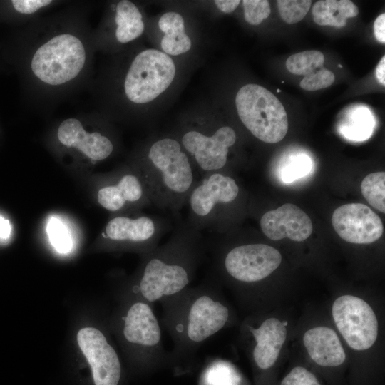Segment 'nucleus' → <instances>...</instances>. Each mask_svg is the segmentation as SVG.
<instances>
[{"label":"nucleus","instance_id":"obj_35","mask_svg":"<svg viewBox=\"0 0 385 385\" xmlns=\"http://www.w3.org/2000/svg\"><path fill=\"white\" fill-rule=\"evenodd\" d=\"M376 77L380 84L385 85V56H383L376 68Z\"/></svg>","mask_w":385,"mask_h":385},{"label":"nucleus","instance_id":"obj_18","mask_svg":"<svg viewBox=\"0 0 385 385\" xmlns=\"http://www.w3.org/2000/svg\"><path fill=\"white\" fill-rule=\"evenodd\" d=\"M248 329L255 339L252 354L256 365L261 369L270 368L285 342L286 327L279 319L269 318L257 328L249 325Z\"/></svg>","mask_w":385,"mask_h":385},{"label":"nucleus","instance_id":"obj_20","mask_svg":"<svg viewBox=\"0 0 385 385\" xmlns=\"http://www.w3.org/2000/svg\"><path fill=\"white\" fill-rule=\"evenodd\" d=\"M110 20L100 29H108L118 44H127L140 37L145 25L138 7L131 1L121 0L111 5Z\"/></svg>","mask_w":385,"mask_h":385},{"label":"nucleus","instance_id":"obj_16","mask_svg":"<svg viewBox=\"0 0 385 385\" xmlns=\"http://www.w3.org/2000/svg\"><path fill=\"white\" fill-rule=\"evenodd\" d=\"M260 227L265 235L272 240L289 238L302 242L307 239L313 231L309 217L292 203L284 204L262 215Z\"/></svg>","mask_w":385,"mask_h":385},{"label":"nucleus","instance_id":"obj_31","mask_svg":"<svg viewBox=\"0 0 385 385\" xmlns=\"http://www.w3.org/2000/svg\"><path fill=\"white\" fill-rule=\"evenodd\" d=\"M280 385H320L316 376L305 368L294 367L282 381Z\"/></svg>","mask_w":385,"mask_h":385},{"label":"nucleus","instance_id":"obj_4","mask_svg":"<svg viewBox=\"0 0 385 385\" xmlns=\"http://www.w3.org/2000/svg\"><path fill=\"white\" fill-rule=\"evenodd\" d=\"M195 165L180 141L165 137L153 141L136 163L151 205L178 216L198 179Z\"/></svg>","mask_w":385,"mask_h":385},{"label":"nucleus","instance_id":"obj_6","mask_svg":"<svg viewBox=\"0 0 385 385\" xmlns=\"http://www.w3.org/2000/svg\"><path fill=\"white\" fill-rule=\"evenodd\" d=\"M235 105L245 128L257 139L267 143L281 141L288 130L284 106L267 88L254 83L238 91Z\"/></svg>","mask_w":385,"mask_h":385},{"label":"nucleus","instance_id":"obj_22","mask_svg":"<svg viewBox=\"0 0 385 385\" xmlns=\"http://www.w3.org/2000/svg\"><path fill=\"white\" fill-rule=\"evenodd\" d=\"M359 14L358 7L349 0H321L312 8L314 21L319 26L344 27L348 18Z\"/></svg>","mask_w":385,"mask_h":385},{"label":"nucleus","instance_id":"obj_1","mask_svg":"<svg viewBox=\"0 0 385 385\" xmlns=\"http://www.w3.org/2000/svg\"><path fill=\"white\" fill-rule=\"evenodd\" d=\"M83 9L30 22L24 66L34 100L54 103L88 80L95 47Z\"/></svg>","mask_w":385,"mask_h":385},{"label":"nucleus","instance_id":"obj_11","mask_svg":"<svg viewBox=\"0 0 385 385\" xmlns=\"http://www.w3.org/2000/svg\"><path fill=\"white\" fill-rule=\"evenodd\" d=\"M237 140L234 129L222 126L213 133L200 130H186L180 138V144L201 175L223 171L227 165L230 148Z\"/></svg>","mask_w":385,"mask_h":385},{"label":"nucleus","instance_id":"obj_34","mask_svg":"<svg viewBox=\"0 0 385 385\" xmlns=\"http://www.w3.org/2000/svg\"><path fill=\"white\" fill-rule=\"evenodd\" d=\"M11 233V225L9 221L0 215V242L7 241Z\"/></svg>","mask_w":385,"mask_h":385},{"label":"nucleus","instance_id":"obj_23","mask_svg":"<svg viewBox=\"0 0 385 385\" xmlns=\"http://www.w3.org/2000/svg\"><path fill=\"white\" fill-rule=\"evenodd\" d=\"M324 54L317 50L304 51L290 56L286 61L287 69L292 74L308 76L322 68Z\"/></svg>","mask_w":385,"mask_h":385},{"label":"nucleus","instance_id":"obj_2","mask_svg":"<svg viewBox=\"0 0 385 385\" xmlns=\"http://www.w3.org/2000/svg\"><path fill=\"white\" fill-rule=\"evenodd\" d=\"M207 246L201 232L178 220L168 240L144 255L133 291L154 304L190 287Z\"/></svg>","mask_w":385,"mask_h":385},{"label":"nucleus","instance_id":"obj_13","mask_svg":"<svg viewBox=\"0 0 385 385\" xmlns=\"http://www.w3.org/2000/svg\"><path fill=\"white\" fill-rule=\"evenodd\" d=\"M88 116L69 117L61 120L56 131L58 143L89 160L101 161L108 158L114 150L112 140L96 130L88 128Z\"/></svg>","mask_w":385,"mask_h":385},{"label":"nucleus","instance_id":"obj_28","mask_svg":"<svg viewBox=\"0 0 385 385\" xmlns=\"http://www.w3.org/2000/svg\"><path fill=\"white\" fill-rule=\"evenodd\" d=\"M49 240L60 253H68L72 249V239L67 227L56 218H51L47 226Z\"/></svg>","mask_w":385,"mask_h":385},{"label":"nucleus","instance_id":"obj_26","mask_svg":"<svg viewBox=\"0 0 385 385\" xmlns=\"http://www.w3.org/2000/svg\"><path fill=\"white\" fill-rule=\"evenodd\" d=\"M312 163L304 155L290 157L282 165L280 178L284 183H291L306 176L310 171Z\"/></svg>","mask_w":385,"mask_h":385},{"label":"nucleus","instance_id":"obj_10","mask_svg":"<svg viewBox=\"0 0 385 385\" xmlns=\"http://www.w3.org/2000/svg\"><path fill=\"white\" fill-rule=\"evenodd\" d=\"M336 326L349 344L356 350H366L376 342L378 322L371 307L352 295L338 297L332 305Z\"/></svg>","mask_w":385,"mask_h":385},{"label":"nucleus","instance_id":"obj_30","mask_svg":"<svg viewBox=\"0 0 385 385\" xmlns=\"http://www.w3.org/2000/svg\"><path fill=\"white\" fill-rule=\"evenodd\" d=\"M335 80L334 74L325 68L315 71L304 76L300 82V87L306 91H313L331 86Z\"/></svg>","mask_w":385,"mask_h":385},{"label":"nucleus","instance_id":"obj_32","mask_svg":"<svg viewBox=\"0 0 385 385\" xmlns=\"http://www.w3.org/2000/svg\"><path fill=\"white\" fill-rule=\"evenodd\" d=\"M374 32L376 38L380 43H385V14H380L374 21Z\"/></svg>","mask_w":385,"mask_h":385},{"label":"nucleus","instance_id":"obj_19","mask_svg":"<svg viewBox=\"0 0 385 385\" xmlns=\"http://www.w3.org/2000/svg\"><path fill=\"white\" fill-rule=\"evenodd\" d=\"M303 343L311 359L320 366H337L346 359L337 334L329 327H317L307 330Z\"/></svg>","mask_w":385,"mask_h":385},{"label":"nucleus","instance_id":"obj_14","mask_svg":"<svg viewBox=\"0 0 385 385\" xmlns=\"http://www.w3.org/2000/svg\"><path fill=\"white\" fill-rule=\"evenodd\" d=\"M77 341L91 367L95 385H118L121 365L105 335L96 328L86 327L78 332Z\"/></svg>","mask_w":385,"mask_h":385},{"label":"nucleus","instance_id":"obj_33","mask_svg":"<svg viewBox=\"0 0 385 385\" xmlns=\"http://www.w3.org/2000/svg\"><path fill=\"white\" fill-rule=\"evenodd\" d=\"M214 2L221 11L228 14L232 12L240 1L239 0H216Z\"/></svg>","mask_w":385,"mask_h":385},{"label":"nucleus","instance_id":"obj_29","mask_svg":"<svg viewBox=\"0 0 385 385\" xmlns=\"http://www.w3.org/2000/svg\"><path fill=\"white\" fill-rule=\"evenodd\" d=\"M244 18L251 25H259L271 12L270 4L266 0L242 1Z\"/></svg>","mask_w":385,"mask_h":385},{"label":"nucleus","instance_id":"obj_12","mask_svg":"<svg viewBox=\"0 0 385 385\" xmlns=\"http://www.w3.org/2000/svg\"><path fill=\"white\" fill-rule=\"evenodd\" d=\"M170 227L168 220L156 215H119L108 221L103 237L116 244L133 245L144 255L159 245Z\"/></svg>","mask_w":385,"mask_h":385},{"label":"nucleus","instance_id":"obj_15","mask_svg":"<svg viewBox=\"0 0 385 385\" xmlns=\"http://www.w3.org/2000/svg\"><path fill=\"white\" fill-rule=\"evenodd\" d=\"M332 226L344 240L369 244L379 240L384 227L380 217L368 206L349 203L337 207L332 217Z\"/></svg>","mask_w":385,"mask_h":385},{"label":"nucleus","instance_id":"obj_7","mask_svg":"<svg viewBox=\"0 0 385 385\" xmlns=\"http://www.w3.org/2000/svg\"><path fill=\"white\" fill-rule=\"evenodd\" d=\"M175 75V63L168 54L156 49L142 51L124 74L123 96L133 104L149 103L169 87Z\"/></svg>","mask_w":385,"mask_h":385},{"label":"nucleus","instance_id":"obj_21","mask_svg":"<svg viewBox=\"0 0 385 385\" xmlns=\"http://www.w3.org/2000/svg\"><path fill=\"white\" fill-rule=\"evenodd\" d=\"M158 26L164 34L160 46L165 53L177 56L191 48V40L185 34L184 19L180 14L171 11L163 14Z\"/></svg>","mask_w":385,"mask_h":385},{"label":"nucleus","instance_id":"obj_24","mask_svg":"<svg viewBox=\"0 0 385 385\" xmlns=\"http://www.w3.org/2000/svg\"><path fill=\"white\" fill-rule=\"evenodd\" d=\"M385 173L367 175L361 183V190L366 201L375 209L385 212Z\"/></svg>","mask_w":385,"mask_h":385},{"label":"nucleus","instance_id":"obj_3","mask_svg":"<svg viewBox=\"0 0 385 385\" xmlns=\"http://www.w3.org/2000/svg\"><path fill=\"white\" fill-rule=\"evenodd\" d=\"M160 303L163 326L173 343L168 356L174 361H192L200 346L230 319V310L219 299L211 278Z\"/></svg>","mask_w":385,"mask_h":385},{"label":"nucleus","instance_id":"obj_27","mask_svg":"<svg viewBox=\"0 0 385 385\" xmlns=\"http://www.w3.org/2000/svg\"><path fill=\"white\" fill-rule=\"evenodd\" d=\"M278 11L281 18L289 24H296L306 16L310 9V0H278Z\"/></svg>","mask_w":385,"mask_h":385},{"label":"nucleus","instance_id":"obj_5","mask_svg":"<svg viewBox=\"0 0 385 385\" xmlns=\"http://www.w3.org/2000/svg\"><path fill=\"white\" fill-rule=\"evenodd\" d=\"M236 180L223 171L202 175L192 188L186 205V221L200 232H222L230 222V210L240 199Z\"/></svg>","mask_w":385,"mask_h":385},{"label":"nucleus","instance_id":"obj_8","mask_svg":"<svg viewBox=\"0 0 385 385\" xmlns=\"http://www.w3.org/2000/svg\"><path fill=\"white\" fill-rule=\"evenodd\" d=\"M282 256L272 246L262 243L240 244L216 259L217 266L234 280L244 284L258 282L280 265Z\"/></svg>","mask_w":385,"mask_h":385},{"label":"nucleus","instance_id":"obj_17","mask_svg":"<svg viewBox=\"0 0 385 385\" xmlns=\"http://www.w3.org/2000/svg\"><path fill=\"white\" fill-rule=\"evenodd\" d=\"M115 180L98 192V202L105 209L117 212L128 205L141 208L151 204L137 173H122Z\"/></svg>","mask_w":385,"mask_h":385},{"label":"nucleus","instance_id":"obj_9","mask_svg":"<svg viewBox=\"0 0 385 385\" xmlns=\"http://www.w3.org/2000/svg\"><path fill=\"white\" fill-rule=\"evenodd\" d=\"M122 335L125 341L138 350L151 363L164 360L168 355L162 339V329L153 305L138 297L122 317Z\"/></svg>","mask_w":385,"mask_h":385},{"label":"nucleus","instance_id":"obj_25","mask_svg":"<svg viewBox=\"0 0 385 385\" xmlns=\"http://www.w3.org/2000/svg\"><path fill=\"white\" fill-rule=\"evenodd\" d=\"M372 128L373 122L369 114L357 112L341 130L346 138L359 141L369 138L371 135Z\"/></svg>","mask_w":385,"mask_h":385}]
</instances>
